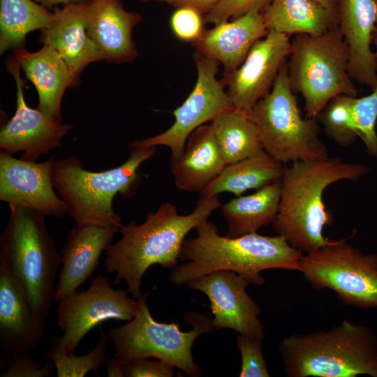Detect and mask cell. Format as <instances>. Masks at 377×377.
<instances>
[{
	"label": "cell",
	"instance_id": "52a82bcc",
	"mask_svg": "<svg viewBox=\"0 0 377 377\" xmlns=\"http://www.w3.org/2000/svg\"><path fill=\"white\" fill-rule=\"evenodd\" d=\"M288 58L289 83L302 96L307 117L318 118L334 97L357 96L348 73V48L339 26L320 35H295Z\"/></svg>",
	"mask_w": 377,
	"mask_h": 377
},
{
	"label": "cell",
	"instance_id": "4dcf8cb0",
	"mask_svg": "<svg viewBox=\"0 0 377 377\" xmlns=\"http://www.w3.org/2000/svg\"><path fill=\"white\" fill-rule=\"evenodd\" d=\"M353 97L346 95L334 97L318 116L327 136L341 147L351 145L358 137L351 115Z\"/></svg>",
	"mask_w": 377,
	"mask_h": 377
},
{
	"label": "cell",
	"instance_id": "7402d4cb",
	"mask_svg": "<svg viewBox=\"0 0 377 377\" xmlns=\"http://www.w3.org/2000/svg\"><path fill=\"white\" fill-rule=\"evenodd\" d=\"M267 33L263 12L251 11L205 30L193 45L196 52L221 64L226 75L236 70Z\"/></svg>",
	"mask_w": 377,
	"mask_h": 377
},
{
	"label": "cell",
	"instance_id": "1f68e13d",
	"mask_svg": "<svg viewBox=\"0 0 377 377\" xmlns=\"http://www.w3.org/2000/svg\"><path fill=\"white\" fill-rule=\"evenodd\" d=\"M351 115L357 136L368 154L377 158V87L367 96L352 98Z\"/></svg>",
	"mask_w": 377,
	"mask_h": 377
},
{
	"label": "cell",
	"instance_id": "7bdbcfd3",
	"mask_svg": "<svg viewBox=\"0 0 377 377\" xmlns=\"http://www.w3.org/2000/svg\"><path fill=\"white\" fill-rule=\"evenodd\" d=\"M142 3H147L151 1H159V0H140Z\"/></svg>",
	"mask_w": 377,
	"mask_h": 377
},
{
	"label": "cell",
	"instance_id": "74e56055",
	"mask_svg": "<svg viewBox=\"0 0 377 377\" xmlns=\"http://www.w3.org/2000/svg\"><path fill=\"white\" fill-rule=\"evenodd\" d=\"M219 0H159L176 8L187 7L193 8L200 13L207 14L216 6Z\"/></svg>",
	"mask_w": 377,
	"mask_h": 377
},
{
	"label": "cell",
	"instance_id": "ab89813d",
	"mask_svg": "<svg viewBox=\"0 0 377 377\" xmlns=\"http://www.w3.org/2000/svg\"><path fill=\"white\" fill-rule=\"evenodd\" d=\"M37 3L44 6L47 9H54L58 5H67L77 3L83 0H34Z\"/></svg>",
	"mask_w": 377,
	"mask_h": 377
},
{
	"label": "cell",
	"instance_id": "7c38bea8",
	"mask_svg": "<svg viewBox=\"0 0 377 377\" xmlns=\"http://www.w3.org/2000/svg\"><path fill=\"white\" fill-rule=\"evenodd\" d=\"M194 62L195 84L184 103L173 111L172 125L155 136L134 140L130 144L131 147L165 146L170 149L171 158H177L193 131L233 109L224 85L216 78L219 63L196 51Z\"/></svg>",
	"mask_w": 377,
	"mask_h": 377
},
{
	"label": "cell",
	"instance_id": "d590c367",
	"mask_svg": "<svg viewBox=\"0 0 377 377\" xmlns=\"http://www.w3.org/2000/svg\"><path fill=\"white\" fill-rule=\"evenodd\" d=\"M55 369L52 361L45 364L34 360L28 353L11 355L9 365L0 375L1 377H46Z\"/></svg>",
	"mask_w": 377,
	"mask_h": 377
},
{
	"label": "cell",
	"instance_id": "9c48e42d",
	"mask_svg": "<svg viewBox=\"0 0 377 377\" xmlns=\"http://www.w3.org/2000/svg\"><path fill=\"white\" fill-rule=\"evenodd\" d=\"M250 117L263 147L281 163L330 157L320 138L316 119L302 117L292 90L286 61L269 92L252 109Z\"/></svg>",
	"mask_w": 377,
	"mask_h": 377
},
{
	"label": "cell",
	"instance_id": "f1b7e54d",
	"mask_svg": "<svg viewBox=\"0 0 377 377\" xmlns=\"http://www.w3.org/2000/svg\"><path fill=\"white\" fill-rule=\"evenodd\" d=\"M211 125L221 156L229 165L262 151L256 127L250 116L231 109L215 118Z\"/></svg>",
	"mask_w": 377,
	"mask_h": 377
},
{
	"label": "cell",
	"instance_id": "44dd1931",
	"mask_svg": "<svg viewBox=\"0 0 377 377\" xmlns=\"http://www.w3.org/2000/svg\"><path fill=\"white\" fill-rule=\"evenodd\" d=\"M89 0L54 9L52 24L43 30L39 42L54 48L80 82V75L90 64L104 60L98 46L89 36L85 15Z\"/></svg>",
	"mask_w": 377,
	"mask_h": 377
},
{
	"label": "cell",
	"instance_id": "ffe728a7",
	"mask_svg": "<svg viewBox=\"0 0 377 377\" xmlns=\"http://www.w3.org/2000/svg\"><path fill=\"white\" fill-rule=\"evenodd\" d=\"M143 20L126 10L120 0H89L85 15L87 32L109 63L133 61L138 52L132 38L133 28Z\"/></svg>",
	"mask_w": 377,
	"mask_h": 377
},
{
	"label": "cell",
	"instance_id": "5b68a950",
	"mask_svg": "<svg viewBox=\"0 0 377 377\" xmlns=\"http://www.w3.org/2000/svg\"><path fill=\"white\" fill-rule=\"evenodd\" d=\"M156 147H131L126 161L110 170L94 172L84 169L75 155L54 160L53 185L65 203L75 226L120 227L121 217L114 212L117 195L131 198L142 182L140 166L155 155Z\"/></svg>",
	"mask_w": 377,
	"mask_h": 377
},
{
	"label": "cell",
	"instance_id": "f35d334b",
	"mask_svg": "<svg viewBox=\"0 0 377 377\" xmlns=\"http://www.w3.org/2000/svg\"><path fill=\"white\" fill-rule=\"evenodd\" d=\"M107 364V376L108 377H124V364L121 362L117 357L109 359Z\"/></svg>",
	"mask_w": 377,
	"mask_h": 377
},
{
	"label": "cell",
	"instance_id": "30bf717a",
	"mask_svg": "<svg viewBox=\"0 0 377 377\" xmlns=\"http://www.w3.org/2000/svg\"><path fill=\"white\" fill-rule=\"evenodd\" d=\"M315 290L330 289L346 305L377 309V254L346 239L331 241L304 254L297 270Z\"/></svg>",
	"mask_w": 377,
	"mask_h": 377
},
{
	"label": "cell",
	"instance_id": "836d02e7",
	"mask_svg": "<svg viewBox=\"0 0 377 377\" xmlns=\"http://www.w3.org/2000/svg\"><path fill=\"white\" fill-rule=\"evenodd\" d=\"M205 20L198 11L187 7L178 8L170 17V27L179 40L194 43L202 35Z\"/></svg>",
	"mask_w": 377,
	"mask_h": 377
},
{
	"label": "cell",
	"instance_id": "d6a6232c",
	"mask_svg": "<svg viewBox=\"0 0 377 377\" xmlns=\"http://www.w3.org/2000/svg\"><path fill=\"white\" fill-rule=\"evenodd\" d=\"M263 339L251 335L237 337V346L242 357L240 377L270 376L262 350Z\"/></svg>",
	"mask_w": 377,
	"mask_h": 377
},
{
	"label": "cell",
	"instance_id": "b9f144b4",
	"mask_svg": "<svg viewBox=\"0 0 377 377\" xmlns=\"http://www.w3.org/2000/svg\"><path fill=\"white\" fill-rule=\"evenodd\" d=\"M371 39H372V45H374L376 48L375 54H376V58L377 61V25L375 27L374 31L372 33Z\"/></svg>",
	"mask_w": 377,
	"mask_h": 377
},
{
	"label": "cell",
	"instance_id": "83f0119b",
	"mask_svg": "<svg viewBox=\"0 0 377 377\" xmlns=\"http://www.w3.org/2000/svg\"><path fill=\"white\" fill-rule=\"evenodd\" d=\"M54 11L32 0H0V54L24 47L27 35L49 27Z\"/></svg>",
	"mask_w": 377,
	"mask_h": 377
},
{
	"label": "cell",
	"instance_id": "277c9868",
	"mask_svg": "<svg viewBox=\"0 0 377 377\" xmlns=\"http://www.w3.org/2000/svg\"><path fill=\"white\" fill-rule=\"evenodd\" d=\"M288 377H377V336L343 319L328 330L295 333L279 346Z\"/></svg>",
	"mask_w": 377,
	"mask_h": 377
},
{
	"label": "cell",
	"instance_id": "2e32d148",
	"mask_svg": "<svg viewBox=\"0 0 377 377\" xmlns=\"http://www.w3.org/2000/svg\"><path fill=\"white\" fill-rule=\"evenodd\" d=\"M249 284L245 277L230 270L214 271L187 283L209 299L215 330L228 328L263 339L260 307L246 290Z\"/></svg>",
	"mask_w": 377,
	"mask_h": 377
},
{
	"label": "cell",
	"instance_id": "e575fe53",
	"mask_svg": "<svg viewBox=\"0 0 377 377\" xmlns=\"http://www.w3.org/2000/svg\"><path fill=\"white\" fill-rule=\"evenodd\" d=\"M270 1L271 0H219L214 9L205 15V22L215 25L251 11L263 12Z\"/></svg>",
	"mask_w": 377,
	"mask_h": 377
},
{
	"label": "cell",
	"instance_id": "5bb4252c",
	"mask_svg": "<svg viewBox=\"0 0 377 377\" xmlns=\"http://www.w3.org/2000/svg\"><path fill=\"white\" fill-rule=\"evenodd\" d=\"M290 37L269 31L251 47L242 64L221 81L233 109L249 116L256 104L271 90L289 57Z\"/></svg>",
	"mask_w": 377,
	"mask_h": 377
},
{
	"label": "cell",
	"instance_id": "484cf974",
	"mask_svg": "<svg viewBox=\"0 0 377 377\" xmlns=\"http://www.w3.org/2000/svg\"><path fill=\"white\" fill-rule=\"evenodd\" d=\"M281 180L260 188L252 194L238 195L221 206L229 237L256 232L272 223L279 212Z\"/></svg>",
	"mask_w": 377,
	"mask_h": 377
},
{
	"label": "cell",
	"instance_id": "603a6c76",
	"mask_svg": "<svg viewBox=\"0 0 377 377\" xmlns=\"http://www.w3.org/2000/svg\"><path fill=\"white\" fill-rule=\"evenodd\" d=\"M13 57L36 89L37 108L63 121L61 110L64 92L67 88L76 87L80 82L74 77L64 60L47 45H43L34 52H29L24 47H20L14 51Z\"/></svg>",
	"mask_w": 377,
	"mask_h": 377
},
{
	"label": "cell",
	"instance_id": "cb8c5ba5",
	"mask_svg": "<svg viewBox=\"0 0 377 377\" xmlns=\"http://www.w3.org/2000/svg\"><path fill=\"white\" fill-rule=\"evenodd\" d=\"M226 165L211 124L193 131L180 156L170 160L175 186L180 191L200 194Z\"/></svg>",
	"mask_w": 377,
	"mask_h": 377
},
{
	"label": "cell",
	"instance_id": "4316f807",
	"mask_svg": "<svg viewBox=\"0 0 377 377\" xmlns=\"http://www.w3.org/2000/svg\"><path fill=\"white\" fill-rule=\"evenodd\" d=\"M283 164L263 150L237 162L226 165L221 172L202 191L200 196L219 195L228 192L235 196L258 190L281 180Z\"/></svg>",
	"mask_w": 377,
	"mask_h": 377
},
{
	"label": "cell",
	"instance_id": "6da1fadb",
	"mask_svg": "<svg viewBox=\"0 0 377 377\" xmlns=\"http://www.w3.org/2000/svg\"><path fill=\"white\" fill-rule=\"evenodd\" d=\"M221 206L219 195L201 196L191 212L181 215L174 205L164 202L156 211L148 212L142 223L131 221L121 224V238L105 251L106 270L116 274L112 284L124 281L129 294L140 298L147 270L154 265L166 269L176 267L188 233L207 221Z\"/></svg>",
	"mask_w": 377,
	"mask_h": 377
},
{
	"label": "cell",
	"instance_id": "e0dca14e",
	"mask_svg": "<svg viewBox=\"0 0 377 377\" xmlns=\"http://www.w3.org/2000/svg\"><path fill=\"white\" fill-rule=\"evenodd\" d=\"M119 226H75L66 235L61 251V268L54 302L58 303L88 280L99 263L101 253L112 244Z\"/></svg>",
	"mask_w": 377,
	"mask_h": 377
},
{
	"label": "cell",
	"instance_id": "8d00e7d4",
	"mask_svg": "<svg viewBox=\"0 0 377 377\" xmlns=\"http://www.w3.org/2000/svg\"><path fill=\"white\" fill-rule=\"evenodd\" d=\"M174 369L169 363L149 357L135 359L124 364L126 377H172Z\"/></svg>",
	"mask_w": 377,
	"mask_h": 377
},
{
	"label": "cell",
	"instance_id": "d4e9b609",
	"mask_svg": "<svg viewBox=\"0 0 377 377\" xmlns=\"http://www.w3.org/2000/svg\"><path fill=\"white\" fill-rule=\"evenodd\" d=\"M265 27L291 35H320L338 26L337 15L315 0H271L263 12Z\"/></svg>",
	"mask_w": 377,
	"mask_h": 377
},
{
	"label": "cell",
	"instance_id": "8fae6325",
	"mask_svg": "<svg viewBox=\"0 0 377 377\" xmlns=\"http://www.w3.org/2000/svg\"><path fill=\"white\" fill-rule=\"evenodd\" d=\"M124 289H114L103 274H99L84 291H75L57 304V320L63 334L59 345L74 353L83 338L95 327L110 320L130 321L136 313L138 301Z\"/></svg>",
	"mask_w": 377,
	"mask_h": 377
},
{
	"label": "cell",
	"instance_id": "f546056e",
	"mask_svg": "<svg viewBox=\"0 0 377 377\" xmlns=\"http://www.w3.org/2000/svg\"><path fill=\"white\" fill-rule=\"evenodd\" d=\"M110 341L108 333L100 327V337L94 349L86 355L77 356L74 353H68L59 345L57 336H54L49 348L42 354L52 362L58 377H83L89 372L100 376L101 367L110 359L107 352Z\"/></svg>",
	"mask_w": 377,
	"mask_h": 377
},
{
	"label": "cell",
	"instance_id": "9a60e30c",
	"mask_svg": "<svg viewBox=\"0 0 377 377\" xmlns=\"http://www.w3.org/2000/svg\"><path fill=\"white\" fill-rule=\"evenodd\" d=\"M52 156L44 162L16 158L0 151V200L46 216L61 218L66 206L54 188Z\"/></svg>",
	"mask_w": 377,
	"mask_h": 377
},
{
	"label": "cell",
	"instance_id": "ac0fdd59",
	"mask_svg": "<svg viewBox=\"0 0 377 377\" xmlns=\"http://www.w3.org/2000/svg\"><path fill=\"white\" fill-rule=\"evenodd\" d=\"M338 26L349 52L353 80L372 89L377 87V61L371 49L377 25V0H337Z\"/></svg>",
	"mask_w": 377,
	"mask_h": 377
},
{
	"label": "cell",
	"instance_id": "4fadbf2b",
	"mask_svg": "<svg viewBox=\"0 0 377 377\" xmlns=\"http://www.w3.org/2000/svg\"><path fill=\"white\" fill-rule=\"evenodd\" d=\"M6 67L17 88L16 110L0 131V151L13 155L22 151L20 158L37 162L42 155L59 148L63 138L73 126L55 119L38 108H30L24 98V80L17 62L10 57Z\"/></svg>",
	"mask_w": 377,
	"mask_h": 377
},
{
	"label": "cell",
	"instance_id": "3957f363",
	"mask_svg": "<svg viewBox=\"0 0 377 377\" xmlns=\"http://www.w3.org/2000/svg\"><path fill=\"white\" fill-rule=\"evenodd\" d=\"M197 236L184 239L179 260L170 276L176 286L187 284L217 270H230L245 277L250 283L263 285L262 271L270 269L297 270L303 253L281 235L256 232L237 237L221 236L208 220L196 228Z\"/></svg>",
	"mask_w": 377,
	"mask_h": 377
},
{
	"label": "cell",
	"instance_id": "7a4b0ae2",
	"mask_svg": "<svg viewBox=\"0 0 377 377\" xmlns=\"http://www.w3.org/2000/svg\"><path fill=\"white\" fill-rule=\"evenodd\" d=\"M367 165L337 157L296 161L284 167L278 214L272 229L295 249L309 253L327 244L325 228L332 221L323 196L327 188L343 180L356 182Z\"/></svg>",
	"mask_w": 377,
	"mask_h": 377
},
{
	"label": "cell",
	"instance_id": "d6986e66",
	"mask_svg": "<svg viewBox=\"0 0 377 377\" xmlns=\"http://www.w3.org/2000/svg\"><path fill=\"white\" fill-rule=\"evenodd\" d=\"M44 332V321L35 313L10 268L0 261L1 348L10 355L29 353Z\"/></svg>",
	"mask_w": 377,
	"mask_h": 377
},
{
	"label": "cell",
	"instance_id": "ba28073f",
	"mask_svg": "<svg viewBox=\"0 0 377 377\" xmlns=\"http://www.w3.org/2000/svg\"><path fill=\"white\" fill-rule=\"evenodd\" d=\"M149 295L146 293L138 299V310L131 320L108 329L114 357L124 364L138 358L154 357L189 376H200L201 369L193 360L192 346L198 336L215 330L212 320L200 313H186L184 319L193 327L188 332L182 331L177 323L158 322L147 306Z\"/></svg>",
	"mask_w": 377,
	"mask_h": 377
},
{
	"label": "cell",
	"instance_id": "8992f818",
	"mask_svg": "<svg viewBox=\"0 0 377 377\" xmlns=\"http://www.w3.org/2000/svg\"><path fill=\"white\" fill-rule=\"evenodd\" d=\"M9 207L0 236V261L10 268L35 313L45 321L54 302L61 253L45 216L26 207Z\"/></svg>",
	"mask_w": 377,
	"mask_h": 377
},
{
	"label": "cell",
	"instance_id": "60d3db41",
	"mask_svg": "<svg viewBox=\"0 0 377 377\" xmlns=\"http://www.w3.org/2000/svg\"><path fill=\"white\" fill-rule=\"evenodd\" d=\"M325 8L337 15V0H315Z\"/></svg>",
	"mask_w": 377,
	"mask_h": 377
}]
</instances>
